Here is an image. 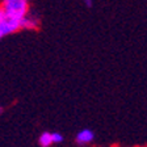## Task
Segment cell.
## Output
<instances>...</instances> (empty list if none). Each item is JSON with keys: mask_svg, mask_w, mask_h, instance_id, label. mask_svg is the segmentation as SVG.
<instances>
[{"mask_svg": "<svg viewBox=\"0 0 147 147\" xmlns=\"http://www.w3.org/2000/svg\"><path fill=\"white\" fill-rule=\"evenodd\" d=\"M4 18V12H3V9H0V21Z\"/></svg>", "mask_w": 147, "mask_h": 147, "instance_id": "cell-7", "label": "cell"}, {"mask_svg": "<svg viewBox=\"0 0 147 147\" xmlns=\"http://www.w3.org/2000/svg\"><path fill=\"white\" fill-rule=\"evenodd\" d=\"M53 143L51 141V134L50 133H43V134H41L40 137V144L42 147H49L50 144Z\"/></svg>", "mask_w": 147, "mask_h": 147, "instance_id": "cell-4", "label": "cell"}, {"mask_svg": "<svg viewBox=\"0 0 147 147\" xmlns=\"http://www.w3.org/2000/svg\"><path fill=\"white\" fill-rule=\"evenodd\" d=\"M0 113H1V108H0Z\"/></svg>", "mask_w": 147, "mask_h": 147, "instance_id": "cell-8", "label": "cell"}, {"mask_svg": "<svg viewBox=\"0 0 147 147\" xmlns=\"http://www.w3.org/2000/svg\"><path fill=\"white\" fill-rule=\"evenodd\" d=\"M1 9L5 17L20 21L28 12V0H4Z\"/></svg>", "mask_w": 147, "mask_h": 147, "instance_id": "cell-1", "label": "cell"}, {"mask_svg": "<svg viewBox=\"0 0 147 147\" xmlns=\"http://www.w3.org/2000/svg\"><path fill=\"white\" fill-rule=\"evenodd\" d=\"M93 137H95V134H93L91 130L84 129V130H82V131L76 135V142L80 144H86V143H89V142L93 141Z\"/></svg>", "mask_w": 147, "mask_h": 147, "instance_id": "cell-2", "label": "cell"}, {"mask_svg": "<svg viewBox=\"0 0 147 147\" xmlns=\"http://www.w3.org/2000/svg\"><path fill=\"white\" fill-rule=\"evenodd\" d=\"M84 4H86V7H88V8H91L92 4H93V0H84Z\"/></svg>", "mask_w": 147, "mask_h": 147, "instance_id": "cell-6", "label": "cell"}, {"mask_svg": "<svg viewBox=\"0 0 147 147\" xmlns=\"http://www.w3.org/2000/svg\"><path fill=\"white\" fill-rule=\"evenodd\" d=\"M37 20L33 17H29V16L25 15L24 17L20 20V28H25V29H33L37 26Z\"/></svg>", "mask_w": 147, "mask_h": 147, "instance_id": "cell-3", "label": "cell"}, {"mask_svg": "<svg viewBox=\"0 0 147 147\" xmlns=\"http://www.w3.org/2000/svg\"><path fill=\"white\" fill-rule=\"evenodd\" d=\"M51 141H53V143H59V142L63 141V137H62L59 133H53L51 134Z\"/></svg>", "mask_w": 147, "mask_h": 147, "instance_id": "cell-5", "label": "cell"}]
</instances>
